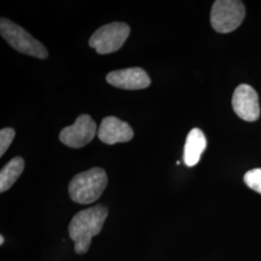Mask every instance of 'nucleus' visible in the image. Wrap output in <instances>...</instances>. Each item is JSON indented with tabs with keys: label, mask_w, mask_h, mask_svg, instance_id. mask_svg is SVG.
<instances>
[{
	"label": "nucleus",
	"mask_w": 261,
	"mask_h": 261,
	"mask_svg": "<svg viewBox=\"0 0 261 261\" xmlns=\"http://www.w3.org/2000/svg\"><path fill=\"white\" fill-rule=\"evenodd\" d=\"M107 217L108 209L102 204L82 210L73 217L68 230L75 242L77 254H84L88 251L92 238L101 232Z\"/></svg>",
	"instance_id": "obj_1"
},
{
	"label": "nucleus",
	"mask_w": 261,
	"mask_h": 261,
	"mask_svg": "<svg viewBox=\"0 0 261 261\" xmlns=\"http://www.w3.org/2000/svg\"><path fill=\"white\" fill-rule=\"evenodd\" d=\"M107 82L114 87L125 90L144 89L151 84L149 75L139 67L111 72L107 75Z\"/></svg>",
	"instance_id": "obj_8"
},
{
	"label": "nucleus",
	"mask_w": 261,
	"mask_h": 261,
	"mask_svg": "<svg viewBox=\"0 0 261 261\" xmlns=\"http://www.w3.org/2000/svg\"><path fill=\"white\" fill-rule=\"evenodd\" d=\"M244 182L252 191L261 194V168H254L244 175Z\"/></svg>",
	"instance_id": "obj_12"
},
{
	"label": "nucleus",
	"mask_w": 261,
	"mask_h": 261,
	"mask_svg": "<svg viewBox=\"0 0 261 261\" xmlns=\"http://www.w3.org/2000/svg\"><path fill=\"white\" fill-rule=\"evenodd\" d=\"M97 133L93 118L88 114L80 115L75 123L60 132L59 140L71 148H81L91 142Z\"/></svg>",
	"instance_id": "obj_6"
},
{
	"label": "nucleus",
	"mask_w": 261,
	"mask_h": 261,
	"mask_svg": "<svg viewBox=\"0 0 261 261\" xmlns=\"http://www.w3.org/2000/svg\"><path fill=\"white\" fill-rule=\"evenodd\" d=\"M232 108L245 121H256L260 116L258 95L249 84H240L236 87L232 96Z\"/></svg>",
	"instance_id": "obj_7"
},
{
	"label": "nucleus",
	"mask_w": 261,
	"mask_h": 261,
	"mask_svg": "<svg viewBox=\"0 0 261 261\" xmlns=\"http://www.w3.org/2000/svg\"><path fill=\"white\" fill-rule=\"evenodd\" d=\"M3 242H4V237L1 235L0 236V245H3Z\"/></svg>",
	"instance_id": "obj_14"
},
{
	"label": "nucleus",
	"mask_w": 261,
	"mask_h": 261,
	"mask_svg": "<svg viewBox=\"0 0 261 261\" xmlns=\"http://www.w3.org/2000/svg\"><path fill=\"white\" fill-rule=\"evenodd\" d=\"M15 130L12 128H4L0 130V156L2 157L15 138Z\"/></svg>",
	"instance_id": "obj_13"
},
{
	"label": "nucleus",
	"mask_w": 261,
	"mask_h": 261,
	"mask_svg": "<svg viewBox=\"0 0 261 261\" xmlns=\"http://www.w3.org/2000/svg\"><path fill=\"white\" fill-rule=\"evenodd\" d=\"M0 33L10 46L20 54L33 56L39 59H46L48 56L47 47L40 41L32 37V35H30L25 29L10 19H1Z\"/></svg>",
	"instance_id": "obj_3"
},
{
	"label": "nucleus",
	"mask_w": 261,
	"mask_h": 261,
	"mask_svg": "<svg viewBox=\"0 0 261 261\" xmlns=\"http://www.w3.org/2000/svg\"><path fill=\"white\" fill-rule=\"evenodd\" d=\"M24 169V161L20 157L12 159L0 171V193L8 191L19 179Z\"/></svg>",
	"instance_id": "obj_11"
},
{
	"label": "nucleus",
	"mask_w": 261,
	"mask_h": 261,
	"mask_svg": "<svg viewBox=\"0 0 261 261\" xmlns=\"http://www.w3.org/2000/svg\"><path fill=\"white\" fill-rule=\"evenodd\" d=\"M97 134L100 140L109 145L127 142L134 138V130L130 125L115 116L103 118Z\"/></svg>",
	"instance_id": "obj_9"
},
{
	"label": "nucleus",
	"mask_w": 261,
	"mask_h": 261,
	"mask_svg": "<svg viewBox=\"0 0 261 261\" xmlns=\"http://www.w3.org/2000/svg\"><path fill=\"white\" fill-rule=\"evenodd\" d=\"M246 15L239 0H217L211 10V24L219 33H229L240 27Z\"/></svg>",
	"instance_id": "obj_4"
},
{
	"label": "nucleus",
	"mask_w": 261,
	"mask_h": 261,
	"mask_svg": "<svg viewBox=\"0 0 261 261\" xmlns=\"http://www.w3.org/2000/svg\"><path fill=\"white\" fill-rule=\"evenodd\" d=\"M130 27L125 22H112L97 29L89 39V46L99 55H109L121 48L130 35Z\"/></svg>",
	"instance_id": "obj_5"
},
{
	"label": "nucleus",
	"mask_w": 261,
	"mask_h": 261,
	"mask_svg": "<svg viewBox=\"0 0 261 261\" xmlns=\"http://www.w3.org/2000/svg\"><path fill=\"white\" fill-rule=\"evenodd\" d=\"M207 147V140L203 132L194 128L188 134L184 146L183 161L187 167H194L199 162L200 157Z\"/></svg>",
	"instance_id": "obj_10"
},
{
	"label": "nucleus",
	"mask_w": 261,
	"mask_h": 261,
	"mask_svg": "<svg viewBox=\"0 0 261 261\" xmlns=\"http://www.w3.org/2000/svg\"><path fill=\"white\" fill-rule=\"evenodd\" d=\"M108 185V176L103 168H93L76 174L69 184V195L80 204L95 202Z\"/></svg>",
	"instance_id": "obj_2"
}]
</instances>
